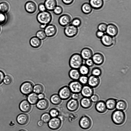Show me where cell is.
<instances>
[{
	"instance_id": "cell-28",
	"label": "cell",
	"mask_w": 131,
	"mask_h": 131,
	"mask_svg": "<svg viewBox=\"0 0 131 131\" xmlns=\"http://www.w3.org/2000/svg\"><path fill=\"white\" fill-rule=\"evenodd\" d=\"M81 75L79 70L77 69L72 68L70 70L69 72L70 77L73 80H79Z\"/></svg>"
},
{
	"instance_id": "cell-33",
	"label": "cell",
	"mask_w": 131,
	"mask_h": 131,
	"mask_svg": "<svg viewBox=\"0 0 131 131\" xmlns=\"http://www.w3.org/2000/svg\"><path fill=\"white\" fill-rule=\"evenodd\" d=\"M127 107V103L123 100H119L117 102L116 107L118 110L124 111L126 109Z\"/></svg>"
},
{
	"instance_id": "cell-38",
	"label": "cell",
	"mask_w": 131,
	"mask_h": 131,
	"mask_svg": "<svg viewBox=\"0 0 131 131\" xmlns=\"http://www.w3.org/2000/svg\"><path fill=\"white\" fill-rule=\"evenodd\" d=\"M51 116L49 113H45L42 114L41 116V119L44 123H48L51 119Z\"/></svg>"
},
{
	"instance_id": "cell-10",
	"label": "cell",
	"mask_w": 131,
	"mask_h": 131,
	"mask_svg": "<svg viewBox=\"0 0 131 131\" xmlns=\"http://www.w3.org/2000/svg\"><path fill=\"white\" fill-rule=\"evenodd\" d=\"M44 31L47 37H51L55 36L57 34V29L54 25L49 24L45 28Z\"/></svg>"
},
{
	"instance_id": "cell-12",
	"label": "cell",
	"mask_w": 131,
	"mask_h": 131,
	"mask_svg": "<svg viewBox=\"0 0 131 131\" xmlns=\"http://www.w3.org/2000/svg\"><path fill=\"white\" fill-rule=\"evenodd\" d=\"M72 18L71 16L67 14H63L60 16L58 21L61 26L65 27L71 23Z\"/></svg>"
},
{
	"instance_id": "cell-20",
	"label": "cell",
	"mask_w": 131,
	"mask_h": 131,
	"mask_svg": "<svg viewBox=\"0 0 131 131\" xmlns=\"http://www.w3.org/2000/svg\"><path fill=\"white\" fill-rule=\"evenodd\" d=\"M80 55L83 59L86 60L92 58L93 55V52L91 49L86 47L82 50Z\"/></svg>"
},
{
	"instance_id": "cell-59",
	"label": "cell",
	"mask_w": 131,
	"mask_h": 131,
	"mask_svg": "<svg viewBox=\"0 0 131 131\" xmlns=\"http://www.w3.org/2000/svg\"><path fill=\"white\" fill-rule=\"evenodd\" d=\"M1 92V89L0 88V93Z\"/></svg>"
},
{
	"instance_id": "cell-21",
	"label": "cell",
	"mask_w": 131,
	"mask_h": 131,
	"mask_svg": "<svg viewBox=\"0 0 131 131\" xmlns=\"http://www.w3.org/2000/svg\"><path fill=\"white\" fill-rule=\"evenodd\" d=\"M29 120L28 115L24 113L19 114L17 117L16 120L18 123L21 125H24L27 123Z\"/></svg>"
},
{
	"instance_id": "cell-56",
	"label": "cell",
	"mask_w": 131,
	"mask_h": 131,
	"mask_svg": "<svg viewBox=\"0 0 131 131\" xmlns=\"http://www.w3.org/2000/svg\"><path fill=\"white\" fill-rule=\"evenodd\" d=\"M46 26L45 25L40 24V27L41 29H44Z\"/></svg>"
},
{
	"instance_id": "cell-37",
	"label": "cell",
	"mask_w": 131,
	"mask_h": 131,
	"mask_svg": "<svg viewBox=\"0 0 131 131\" xmlns=\"http://www.w3.org/2000/svg\"><path fill=\"white\" fill-rule=\"evenodd\" d=\"M102 73V71L100 68L95 67L93 68L91 71L92 75L97 77L100 76Z\"/></svg>"
},
{
	"instance_id": "cell-14",
	"label": "cell",
	"mask_w": 131,
	"mask_h": 131,
	"mask_svg": "<svg viewBox=\"0 0 131 131\" xmlns=\"http://www.w3.org/2000/svg\"><path fill=\"white\" fill-rule=\"evenodd\" d=\"M79 104L77 100L71 99L67 102L66 107L71 112H74L78 110Z\"/></svg>"
},
{
	"instance_id": "cell-41",
	"label": "cell",
	"mask_w": 131,
	"mask_h": 131,
	"mask_svg": "<svg viewBox=\"0 0 131 131\" xmlns=\"http://www.w3.org/2000/svg\"><path fill=\"white\" fill-rule=\"evenodd\" d=\"M53 11L54 14L59 15L61 14L63 12V9L61 6L57 5Z\"/></svg>"
},
{
	"instance_id": "cell-2",
	"label": "cell",
	"mask_w": 131,
	"mask_h": 131,
	"mask_svg": "<svg viewBox=\"0 0 131 131\" xmlns=\"http://www.w3.org/2000/svg\"><path fill=\"white\" fill-rule=\"evenodd\" d=\"M111 118L114 123L116 125H120L125 122L126 119L125 115L123 111L116 110L112 113Z\"/></svg>"
},
{
	"instance_id": "cell-49",
	"label": "cell",
	"mask_w": 131,
	"mask_h": 131,
	"mask_svg": "<svg viewBox=\"0 0 131 131\" xmlns=\"http://www.w3.org/2000/svg\"><path fill=\"white\" fill-rule=\"evenodd\" d=\"M90 99L93 102L96 103L99 100V96L96 94H93L91 97Z\"/></svg>"
},
{
	"instance_id": "cell-29",
	"label": "cell",
	"mask_w": 131,
	"mask_h": 131,
	"mask_svg": "<svg viewBox=\"0 0 131 131\" xmlns=\"http://www.w3.org/2000/svg\"><path fill=\"white\" fill-rule=\"evenodd\" d=\"M117 101L114 98H110L106 101L105 104L107 108L110 110H112L115 108Z\"/></svg>"
},
{
	"instance_id": "cell-50",
	"label": "cell",
	"mask_w": 131,
	"mask_h": 131,
	"mask_svg": "<svg viewBox=\"0 0 131 131\" xmlns=\"http://www.w3.org/2000/svg\"><path fill=\"white\" fill-rule=\"evenodd\" d=\"M104 34V32L98 30L96 32V37L100 39H101Z\"/></svg>"
},
{
	"instance_id": "cell-51",
	"label": "cell",
	"mask_w": 131,
	"mask_h": 131,
	"mask_svg": "<svg viewBox=\"0 0 131 131\" xmlns=\"http://www.w3.org/2000/svg\"><path fill=\"white\" fill-rule=\"evenodd\" d=\"M80 96L79 93H73L72 95V99L78 100L80 98Z\"/></svg>"
},
{
	"instance_id": "cell-54",
	"label": "cell",
	"mask_w": 131,
	"mask_h": 131,
	"mask_svg": "<svg viewBox=\"0 0 131 131\" xmlns=\"http://www.w3.org/2000/svg\"><path fill=\"white\" fill-rule=\"evenodd\" d=\"M38 97L39 99L40 100L44 99L45 96V94L42 93L38 94Z\"/></svg>"
},
{
	"instance_id": "cell-34",
	"label": "cell",
	"mask_w": 131,
	"mask_h": 131,
	"mask_svg": "<svg viewBox=\"0 0 131 131\" xmlns=\"http://www.w3.org/2000/svg\"><path fill=\"white\" fill-rule=\"evenodd\" d=\"M79 72L82 75H87L90 72L89 67L85 64H82L79 68Z\"/></svg>"
},
{
	"instance_id": "cell-57",
	"label": "cell",
	"mask_w": 131,
	"mask_h": 131,
	"mask_svg": "<svg viewBox=\"0 0 131 131\" xmlns=\"http://www.w3.org/2000/svg\"><path fill=\"white\" fill-rule=\"evenodd\" d=\"M19 131H26L24 129H21V130H19Z\"/></svg>"
},
{
	"instance_id": "cell-45",
	"label": "cell",
	"mask_w": 131,
	"mask_h": 131,
	"mask_svg": "<svg viewBox=\"0 0 131 131\" xmlns=\"http://www.w3.org/2000/svg\"><path fill=\"white\" fill-rule=\"evenodd\" d=\"M12 78L10 76L8 75L5 76L3 81L5 84L7 85H9L12 83Z\"/></svg>"
},
{
	"instance_id": "cell-53",
	"label": "cell",
	"mask_w": 131,
	"mask_h": 131,
	"mask_svg": "<svg viewBox=\"0 0 131 131\" xmlns=\"http://www.w3.org/2000/svg\"><path fill=\"white\" fill-rule=\"evenodd\" d=\"M5 76L4 73L0 70V84L3 82Z\"/></svg>"
},
{
	"instance_id": "cell-46",
	"label": "cell",
	"mask_w": 131,
	"mask_h": 131,
	"mask_svg": "<svg viewBox=\"0 0 131 131\" xmlns=\"http://www.w3.org/2000/svg\"><path fill=\"white\" fill-rule=\"evenodd\" d=\"M6 19V16L5 13L0 11V25L4 23Z\"/></svg>"
},
{
	"instance_id": "cell-36",
	"label": "cell",
	"mask_w": 131,
	"mask_h": 131,
	"mask_svg": "<svg viewBox=\"0 0 131 131\" xmlns=\"http://www.w3.org/2000/svg\"><path fill=\"white\" fill-rule=\"evenodd\" d=\"M43 91V87L41 84H37L34 86L33 91L37 94L42 93Z\"/></svg>"
},
{
	"instance_id": "cell-27",
	"label": "cell",
	"mask_w": 131,
	"mask_h": 131,
	"mask_svg": "<svg viewBox=\"0 0 131 131\" xmlns=\"http://www.w3.org/2000/svg\"><path fill=\"white\" fill-rule=\"evenodd\" d=\"M29 43L32 47L37 48L39 47L42 45L41 40L36 36H33L30 39Z\"/></svg>"
},
{
	"instance_id": "cell-55",
	"label": "cell",
	"mask_w": 131,
	"mask_h": 131,
	"mask_svg": "<svg viewBox=\"0 0 131 131\" xmlns=\"http://www.w3.org/2000/svg\"><path fill=\"white\" fill-rule=\"evenodd\" d=\"M44 123L41 120L37 122V125L39 127H41L44 125Z\"/></svg>"
},
{
	"instance_id": "cell-6",
	"label": "cell",
	"mask_w": 131,
	"mask_h": 131,
	"mask_svg": "<svg viewBox=\"0 0 131 131\" xmlns=\"http://www.w3.org/2000/svg\"><path fill=\"white\" fill-rule=\"evenodd\" d=\"M79 124L80 127L82 129L87 130L89 129L92 125L91 119L86 116H83L80 118Z\"/></svg>"
},
{
	"instance_id": "cell-4",
	"label": "cell",
	"mask_w": 131,
	"mask_h": 131,
	"mask_svg": "<svg viewBox=\"0 0 131 131\" xmlns=\"http://www.w3.org/2000/svg\"><path fill=\"white\" fill-rule=\"evenodd\" d=\"M64 32L67 37L70 38H73L77 34L78 29L77 27L71 24L66 26L64 29Z\"/></svg>"
},
{
	"instance_id": "cell-30",
	"label": "cell",
	"mask_w": 131,
	"mask_h": 131,
	"mask_svg": "<svg viewBox=\"0 0 131 131\" xmlns=\"http://www.w3.org/2000/svg\"><path fill=\"white\" fill-rule=\"evenodd\" d=\"M38 94L33 92L28 95L27 100L30 104L34 105L36 104L39 100Z\"/></svg>"
},
{
	"instance_id": "cell-5",
	"label": "cell",
	"mask_w": 131,
	"mask_h": 131,
	"mask_svg": "<svg viewBox=\"0 0 131 131\" xmlns=\"http://www.w3.org/2000/svg\"><path fill=\"white\" fill-rule=\"evenodd\" d=\"M34 85L30 82L27 81L23 82L20 87V90L23 94L28 95L33 91Z\"/></svg>"
},
{
	"instance_id": "cell-39",
	"label": "cell",
	"mask_w": 131,
	"mask_h": 131,
	"mask_svg": "<svg viewBox=\"0 0 131 131\" xmlns=\"http://www.w3.org/2000/svg\"><path fill=\"white\" fill-rule=\"evenodd\" d=\"M36 36L41 40L45 39L47 37L44 31L42 30L38 31L36 34Z\"/></svg>"
},
{
	"instance_id": "cell-19",
	"label": "cell",
	"mask_w": 131,
	"mask_h": 131,
	"mask_svg": "<svg viewBox=\"0 0 131 131\" xmlns=\"http://www.w3.org/2000/svg\"><path fill=\"white\" fill-rule=\"evenodd\" d=\"M31 106L27 100H24L22 101L19 105L20 110L24 112H28L31 109Z\"/></svg>"
},
{
	"instance_id": "cell-31",
	"label": "cell",
	"mask_w": 131,
	"mask_h": 131,
	"mask_svg": "<svg viewBox=\"0 0 131 131\" xmlns=\"http://www.w3.org/2000/svg\"><path fill=\"white\" fill-rule=\"evenodd\" d=\"M81 9L83 13L85 14H88L92 12V8L89 3L86 2L82 5Z\"/></svg>"
},
{
	"instance_id": "cell-40",
	"label": "cell",
	"mask_w": 131,
	"mask_h": 131,
	"mask_svg": "<svg viewBox=\"0 0 131 131\" xmlns=\"http://www.w3.org/2000/svg\"><path fill=\"white\" fill-rule=\"evenodd\" d=\"M71 24L73 25L78 27L80 26L81 24L80 19L78 18H75L71 21Z\"/></svg>"
},
{
	"instance_id": "cell-26",
	"label": "cell",
	"mask_w": 131,
	"mask_h": 131,
	"mask_svg": "<svg viewBox=\"0 0 131 131\" xmlns=\"http://www.w3.org/2000/svg\"><path fill=\"white\" fill-rule=\"evenodd\" d=\"M89 4L92 8L95 9H99L103 6V0H89Z\"/></svg>"
},
{
	"instance_id": "cell-13",
	"label": "cell",
	"mask_w": 131,
	"mask_h": 131,
	"mask_svg": "<svg viewBox=\"0 0 131 131\" xmlns=\"http://www.w3.org/2000/svg\"><path fill=\"white\" fill-rule=\"evenodd\" d=\"M37 6L34 1H31L27 2L25 5V8L28 13L32 14L35 13L37 10Z\"/></svg>"
},
{
	"instance_id": "cell-1",
	"label": "cell",
	"mask_w": 131,
	"mask_h": 131,
	"mask_svg": "<svg viewBox=\"0 0 131 131\" xmlns=\"http://www.w3.org/2000/svg\"><path fill=\"white\" fill-rule=\"evenodd\" d=\"M52 17L51 14L47 11L39 12L37 14L36 19L40 24L47 26L50 23Z\"/></svg>"
},
{
	"instance_id": "cell-17",
	"label": "cell",
	"mask_w": 131,
	"mask_h": 131,
	"mask_svg": "<svg viewBox=\"0 0 131 131\" xmlns=\"http://www.w3.org/2000/svg\"><path fill=\"white\" fill-rule=\"evenodd\" d=\"M92 59L95 64L100 66L103 63L104 61V57L103 54L97 52L93 55Z\"/></svg>"
},
{
	"instance_id": "cell-15",
	"label": "cell",
	"mask_w": 131,
	"mask_h": 131,
	"mask_svg": "<svg viewBox=\"0 0 131 131\" xmlns=\"http://www.w3.org/2000/svg\"><path fill=\"white\" fill-rule=\"evenodd\" d=\"M117 27L113 24H110L107 25L106 30V34L113 37L117 35L118 32Z\"/></svg>"
},
{
	"instance_id": "cell-42",
	"label": "cell",
	"mask_w": 131,
	"mask_h": 131,
	"mask_svg": "<svg viewBox=\"0 0 131 131\" xmlns=\"http://www.w3.org/2000/svg\"><path fill=\"white\" fill-rule=\"evenodd\" d=\"M49 113L52 117H57L59 115V112L57 109L53 108L50 110Z\"/></svg>"
},
{
	"instance_id": "cell-32",
	"label": "cell",
	"mask_w": 131,
	"mask_h": 131,
	"mask_svg": "<svg viewBox=\"0 0 131 131\" xmlns=\"http://www.w3.org/2000/svg\"><path fill=\"white\" fill-rule=\"evenodd\" d=\"M50 101L53 104L58 105L61 103L62 99L58 94H55L52 95L51 96Z\"/></svg>"
},
{
	"instance_id": "cell-8",
	"label": "cell",
	"mask_w": 131,
	"mask_h": 131,
	"mask_svg": "<svg viewBox=\"0 0 131 131\" xmlns=\"http://www.w3.org/2000/svg\"><path fill=\"white\" fill-rule=\"evenodd\" d=\"M58 95L62 100H67L71 96L72 92L69 86H65L60 89Z\"/></svg>"
},
{
	"instance_id": "cell-58",
	"label": "cell",
	"mask_w": 131,
	"mask_h": 131,
	"mask_svg": "<svg viewBox=\"0 0 131 131\" xmlns=\"http://www.w3.org/2000/svg\"><path fill=\"white\" fill-rule=\"evenodd\" d=\"M1 28L0 26V32L1 31Z\"/></svg>"
},
{
	"instance_id": "cell-52",
	"label": "cell",
	"mask_w": 131,
	"mask_h": 131,
	"mask_svg": "<svg viewBox=\"0 0 131 131\" xmlns=\"http://www.w3.org/2000/svg\"><path fill=\"white\" fill-rule=\"evenodd\" d=\"M62 2L65 5H69L71 4L74 0H62Z\"/></svg>"
},
{
	"instance_id": "cell-11",
	"label": "cell",
	"mask_w": 131,
	"mask_h": 131,
	"mask_svg": "<svg viewBox=\"0 0 131 131\" xmlns=\"http://www.w3.org/2000/svg\"><path fill=\"white\" fill-rule=\"evenodd\" d=\"M101 39L102 44L104 46L106 47L111 46L115 42V40L113 38V37L107 34H104Z\"/></svg>"
},
{
	"instance_id": "cell-44",
	"label": "cell",
	"mask_w": 131,
	"mask_h": 131,
	"mask_svg": "<svg viewBox=\"0 0 131 131\" xmlns=\"http://www.w3.org/2000/svg\"><path fill=\"white\" fill-rule=\"evenodd\" d=\"M107 26V24L105 23L100 24L97 26L98 30L104 32L106 31Z\"/></svg>"
},
{
	"instance_id": "cell-16",
	"label": "cell",
	"mask_w": 131,
	"mask_h": 131,
	"mask_svg": "<svg viewBox=\"0 0 131 131\" xmlns=\"http://www.w3.org/2000/svg\"><path fill=\"white\" fill-rule=\"evenodd\" d=\"M81 93L83 97L90 98L93 94L94 91L89 85H85L83 86Z\"/></svg>"
},
{
	"instance_id": "cell-35",
	"label": "cell",
	"mask_w": 131,
	"mask_h": 131,
	"mask_svg": "<svg viewBox=\"0 0 131 131\" xmlns=\"http://www.w3.org/2000/svg\"><path fill=\"white\" fill-rule=\"evenodd\" d=\"M9 4L5 2L0 3V11L5 13L9 10Z\"/></svg>"
},
{
	"instance_id": "cell-3",
	"label": "cell",
	"mask_w": 131,
	"mask_h": 131,
	"mask_svg": "<svg viewBox=\"0 0 131 131\" xmlns=\"http://www.w3.org/2000/svg\"><path fill=\"white\" fill-rule=\"evenodd\" d=\"M83 59L81 55L78 53L73 54L69 61L70 67L72 68L78 69L83 64Z\"/></svg>"
},
{
	"instance_id": "cell-24",
	"label": "cell",
	"mask_w": 131,
	"mask_h": 131,
	"mask_svg": "<svg viewBox=\"0 0 131 131\" xmlns=\"http://www.w3.org/2000/svg\"><path fill=\"white\" fill-rule=\"evenodd\" d=\"M36 104L37 108L41 110H46L48 107L49 105L48 101L45 99L39 100Z\"/></svg>"
},
{
	"instance_id": "cell-7",
	"label": "cell",
	"mask_w": 131,
	"mask_h": 131,
	"mask_svg": "<svg viewBox=\"0 0 131 131\" xmlns=\"http://www.w3.org/2000/svg\"><path fill=\"white\" fill-rule=\"evenodd\" d=\"M83 86V85L78 80L71 81L69 85V87L72 92L78 93H81Z\"/></svg>"
},
{
	"instance_id": "cell-23",
	"label": "cell",
	"mask_w": 131,
	"mask_h": 131,
	"mask_svg": "<svg viewBox=\"0 0 131 131\" xmlns=\"http://www.w3.org/2000/svg\"><path fill=\"white\" fill-rule=\"evenodd\" d=\"M44 4L46 9L50 11H53L57 6L56 0H45Z\"/></svg>"
},
{
	"instance_id": "cell-9",
	"label": "cell",
	"mask_w": 131,
	"mask_h": 131,
	"mask_svg": "<svg viewBox=\"0 0 131 131\" xmlns=\"http://www.w3.org/2000/svg\"><path fill=\"white\" fill-rule=\"evenodd\" d=\"M61 125V121L59 118L57 117L51 118L48 123L49 127L52 130H55L59 129Z\"/></svg>"
},
{
	"instance_id": "cell-18",
	"label": "cell",
	"mask_w": 131,
	"mask_h": 131,
	"mask_svg": "<svg viewBox=\"0 0 131 131\" xmlns=\"http://www.w3.org/2000/svg\"><path fill=\"white\" fill-rule=\"evenodd\" d=\"M100 82V80L98 77L91 75L88 77V85L93 88L98 86Z\"/></svg>"
},
{
	"instance_id": "cell-47",
	"label": "cell",
	"mask_w": 131,
	"mask_h": 131,
	"mask_svg": "<svg viewBox=\"0 0 131 131\" xmlns=\"http://www.w3.org/2000/svg\"><path fill=\"white\" fill-rule=\"evenodd\" d=\"M38 8L40 12H42L46 10V9L43 3H40L38 5Z\"/></svg>"
},
{
	"instance_id": "cell-48",
	"label": "cell",
	"mask_w": 131,
	"mask_h": 131,
	"mask_svg": "<svg viewBox=\"0 0 131 131\" xmlns=\"http://www.w3.org/2000/svg\"><path fill=\"white\" fill-rule=\"evenodd\" d=\"M85 65L89 67L93 66L94 63L92 59H89L86 60L85 61Z\"/></svg>"
},
{
	"instance_id": "cell-43",
	"label": "cell",
	"mask_w": 131,
	"mask_h": 131,
	"mask_svg": "<svg viewBox=\"0 0 131 131\" xmlns=\"http://www.w3.org/2000/svg\"><path fill=\"white\" fill-rule=\"evenodd\" d=\"M88 77L87 75H81L79 80V81L83 85H85L88 83Z\"/></svg>"
},
{
	"instance_id": "cell-22",
	"label": "cell",
	"mask_w": 131,
	"mask_h": 131,
	"mask_svg": "<svg viewBox=\"0 0 131 131\" xmlns=\"http://www.w3.org/2000/svg\"><path fill=\"white\" fill-rule=\"evenodd\" d=\"M95 107L96 111L101 113L105 112L107 109L105 102L102 100L97 102Z\"/></svg>"
},
{
	"instance_id": "cell-25",
	"label": "cell",
	"mask_w": 131,
	"mask_h": 131,
	"mask_svg": "<svg viewBox=\"0 0 131 131\" xmlns=\"http://www.w3.org/2000/svg\"><path fill=\"white\" fill-rule=\"evenodd\" d=\"M80 104L83 108L88 109L92 106V102L90 98L84 97L81 100Z\"/></svg>"
}]
</instances>
